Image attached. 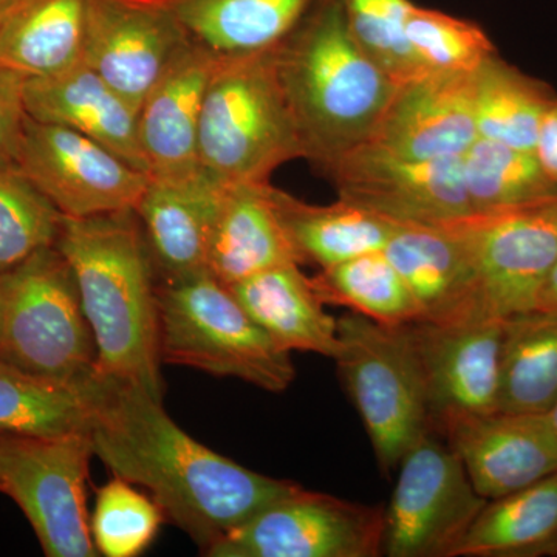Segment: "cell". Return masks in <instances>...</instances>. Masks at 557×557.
Masks as SVG:
<instances>
[{"instance_id":"6da1fadb","label":"cell","mask_w":557,"mask_h":557,"mask_svg":"<svg viewBox=\"0 0 557 557\" xmlns=\"http://www.w3.org/2000/svg\"><path fill=\"white\" fill-rule=\"evenodd\" d=\"M90 435L106 468L148 490L203 555L299 487L220 456L186 434L161 399L100 376Z\"/></svg>"},{"instance_id":"7a4b0ae2","label":"cell","mask_w":557,"mask_h":557,"mask_svg":"<svg viewBox=\"0 0 557 557\" xmlns=\"http://www.w3.org/2000/svg\"><path fill=\"white\" fill-rule=\"evenodd\" d=\"M72 269L101 380L163 401L156 263L134 209L62 215L54 245Z\"/></svg>"},{"instance_id":"3957f363","label":"cell","mask_w":557,"mask_h":557,"mask_svg":"<svg viewBox=\"0 0 557 557\" xmlns=\"http://www.w3.org/2000/svg\"><path fill=\"white\" fill-rule=\"evenodd\" d=\"M274 61L304 160L324 175L368 145L397 89L351 36L344 0H318Z\"/></svg>"},{"instance_id":"277c9868","label":"cell","mask_w":557,"mask_h":557,"mask_svg":"<svg viewBox=\"0 0 557 557\" xmlns=\"http://www.w3.org/2000/svg\"><path fill=\"white\" fill-rule=\"evenodd\" d=\"M276 47V46H274ZM274 47L220 60L201 112V171L223 185L270 182L282 164L304 159L278 83Z\"/></svg>"},{"instance_id":"5b68a950","label":"cell","mask_w":557,"mask_h":557,"mask_svg":"<svg viewBox=\"0 0 557 557\" xmlns=\"http://www.w3.org/2000/svg\"><path fill=\"white\" fill-rule=\"evenodd\" d=\"M163 362L285 392L296 379L292 354L249 317L211 271L164 278L157 287Z\"/></svg>"},{"instance_id":"8992f818","label":"cell","mask_w":557,"mask_h":557,"mask_svg":"<svg viewBox=\"0 0 557 557\" xmlns=\"http://www.w3.org/2000/svg\"><path fill=\"white\" fill-rule=\"evenodd\" d=\"M0 362L62 383L97 376V347L72 269L57 247L0 276Z\"/></svg>"},{"instance_id":"52a82bcc","label":"cell","mask_w":557,"mask_h":557,"mask_svg":"<svg viewBox=\"0 0 557 557\" xmlns=\"http://www.w3.org/2000/svg\"><path fill=\"white\" fill-rule=\"evenodd\" d=\"M341 380L384 472L394 471L432 428L426 384L406 325L348 311L338 318Z\"/></svg>"},{"instance_id":"ba28073f","label":"cell","mask_w":557,"mask_h":557,"mask_svg":"<svg viewBox=\"0 0 557 557\" xmlns=\"http://www.w3.org/2000/svg\"><path fill=\"white\" fill-rule=\"evenodd\" d=\"M94 456L90 431L0 435V493L16 502L46 556H98L87 511Z\"/></svg>"},{"instance_id":"9c48e42d","label":"cell","mask_w":557,"mask_h":557,"mask_svg":"<svg viewBox=\"0 0 557 557\" xmlns=\"http://www.w3.org/2000/svg\"><path fill=\"white\" fill-rule=\"evenodd\" d=\"M383 508L381 556L453 557L485 508L457 454L429 431L405 454Z\"/></svg>"},{"instance_id":"30bf717a","label":"cell","mask_w":557,"mask_h":557,"mask_svg":"<svg viewBox=\"0 0 557 557\" xmlns=\"http://www.w3.org/2000/svg\"><path fill=\"white\" fill-rule=\"evenodd\" d=\"M383 508L298 490L208 549L209 557L381 556Z\"/></svg>"},{"instance_id":"8fae6325","label":"cell","mask_w":557,"mask_h":557,"mask_svg":"<svg viewBox=\"0 0 557 557\" xmlns=\"http://www.w3.org/2000/svg\"><path fill=\"white\" fill-rule=\"evenodd\" d=\"M17 166L65 218L137 209L149 175L79 132L27 116Z\"/></svg>"},{"instance_id":"7c38bea8","label":"cell","mask_w":557,"mask_h":557,"mask_svg":"<svg viewBox=\"0 0 557 557\" xmlns=\"http://www.w3.org/2000/svg\"><path fill=\"white\" fill-rule=\"evenodd\" d=\"M456 225L474 256L483 310L498 318L533 310L539 285L557 260V194Z\"/></svg>"},{"instance_id":"4fadbf2b","label":"cell","mask_w":557,"mask_h":557,"mask_svg":"<svg viewBox=\"0 0 557 557\" xmlns=\"http://www.w3.org/2000/svg\"><path fill=\"white\" fill-rule=\"evenodd\" d=\"M339 199L397 225H448L474 209L465 188L460 157L409 160L364 145L325 174Z\"/></svg>"},{"instance_id":"5bb4252c","label":"cell","mask_w":557,"mask_h":557,"mask_svg":"<svg viewBox=\"0 0 557 557\" xmlns=\"http://www.w3.org/2000/svg\"><path fill=\"white\" fill-rule=\"evenodd\" d=\"M426 384L432 424L498 410L505 318L485 311L406 325Z\"/></svg>"},{"instance_id":"9a60e30c","label":"cell","mask_w":557,"mask_h":557,"mask_svg":"<svg viewBox=\"0 0 557 557\" xmlns=\"http://www.w3.org/2000/svg\"><path fill=\"white\" fill-rule=\"evenodd\" d=\"M189 42L170 0H87L83 62L137 109Z\"/></svg>"},{"instance_id":"2e32d148","label":"cell","mask_w":557,"mask_h":557,"mask_svg":"<svg viewBox=\"0 0 557 557\" xmlns=\"http://www.w3.org/2000/svg\"><path fill=\"white\" fill-rule=\"evenodd\" d=\"M438 426L486 500L508 496L557 471V437L547 413L496 410L448 417Z\"/></svg>"},{"instance_id":"e0dca14e","label":"cell","mask_w":557,"mask_h":557,"mask_svg":"<svg viewBox=\"0 0 557 557\" xmlns=\"http://www.w3.org/2000/svg\"><path fill=\"white\" fill-rule=\"evenodd\" d=\"M478 138L474 73L429 70L397 86L368 145L401 159H457Z\"/></svg>"},{"instance_id":"ac0fdd59","label":"cell","mask_w":557,"mask_h":557,"mask_svg":"<svg viewBox=\"0 0 557 557\" xmlns=\"http://www.w3.org/2000/svg\"><path fill=\"white\" fill-rule=\"evenodd\" d=\"M222 54L190 39L157 79L139 108V141L149 177L199 174V132L205 97Z\"/></svg>"},{"instance_id":"d6986e66","label":"cell","mask_w":557,"mask_h":557,"mask_svg":"<svg viewBox=\"0 0 557 557\" xmlns=\"http://www.w3.org/2000/svg\"><path fill=\"white\" fill-rule=\"evenodd\" d=\"M383 251L412 293L420 321H456L475 311H485L480 299L474 256L456 222L448 225L395 223Z\"/></svg>"},{"instance_id":"ffe728a7","label":"cell","mask_w":557,"mask_h":557,"mask_svg":"<svg viewBox=\"0 0 557 557\" xmlns=\"http://www.w3.org/2000/svg\"><path fill=\"white\" fill-rule=\"evenodd\" d=\"M27 115L69 127L149 175L139 141V109L84 62L57 75L25 79Z\"/></svg>"},{"instance_id":"44dd1931","label":"cell","mask_w":557,"mask_h":557,"mask_svg":"<svg viewBox=\"0 0 557 557\" xmlns=\"http://www.w3.org/2000/svg\"><path fill=\"white\" fill-rule=\"evenodd\" d=\"M225 186L203 171L186 178L149 177L135 212L163 281L208 270Z\"/></svg>"},{"instance_id":"7402d4cb","label":"cell","mask_w":557,"mask_h":557,"mask_svg":"<svg viewBox=\"0 0 557 557\" xmlns=\"http://www.w3.org/2000/svg\"><path fill=\"white\" fill-rule=\"evenodd\" d=\"M299 263L271 197V183L226 185L212 231L208 270L225 285Z\"/></svg>"},{"instance_id":"603a6c76","label":"cell","mask_w":557,"mask_h":557,"mask_svg":"<svg viewBox=\"0 0 557 557\" xmlns=\"http://www.w3.org/2000/svg\"><path fill=\"white\" fill-rule=\"evenodd\" d=\"M230 289L256 324L289 354L338 355V319L325 310L298 263L260 271Z\"/></svg>"},{"instance_id":"cb8c5ba5","label":"cell","mask_w":557,"mask_h":557,"mask_svg":"<svg viewBox=\"0 0 557 557\" xmlns=\"http://www.w3.org/2000/svg\"><path fill=\"white\" fill-rule=\"evenodd\" d=\"M271 197L300 265H336L386 247L395 223L344 199L310 205L271 185Z\"/></svg>"},{"instance_id":"d4e9b609","label":"cell","mask_w":557,"mask_h":557,"mask_svg":"<svg viewBox=\"0 0 557 557\" xmlns=\"http://www.w3.org/2000/svg\"><path fill=\"white\" fill-rule=\"evenodd\" d=\"M453 557H557V471L487 500Z\"/></svg>"},{"instance_id":"484cf974","label":"cell","mask_w":557,"mask_h":557,"mask_svg":"<svg viewBox=\"0 0 557 557\" xmlns=\"http://www.w3.org/2000/svg\"><path fill=\"white\" fill-rule=\"evenodd\" d=\"M87 0H25L0 25V65L25 78L83 62Z\"/></svg>"},{"instance_id":"4316f807","label":"cell","mask_w":557,"mask_h":557,"mask_svg":"<svg viewBox=\"0 0 557 557\" xmlns=\"http://www.w3.org/2000/svg\"><path fill=\"white\" fill-rule=\"evenodd\" d=\"M190 39L223 57L277 46L318 0H170Z\"/></svg>"},{"instance_id":"83f0119b","label":"cell","mask_w":557,"mask_h":557,"mask_svg":"<svg viewBox=\"0 0 557 557\" xmlns=\"http://www.w3.org/2000/svg\"><path fill=\"white\" fill-rule=\"evenodd\" d=\"M98 376L73 384L40 379L0 362V435L50 437L90 431Z\"/></svg>"},{"instance_id":"f1b7e54d","label":"cell","mask_w":557,"mask_h":557,"mask_svg":"<svg viewBox=\"0 0 557 557\" xmlns=\"http://www.w3.org/2000/svg\"><path fill=\"white\" fill-rule=\"evenodd\" d=\"M557 401V314L505 318L498 410L547 413Z\"/></svg>"},{"instance_id":"f546056e","label":"cell","mask_w":557,"mask_h":557,"mask_svg":"<svg viewBox=\"0 0 557 557\" xmlns=\"http://www.w3.org/2000/svg\"><path fill=\"white\" fill-rule=\"evenodd\" d=\"M556 91L502 60L487 58L474 72V119L479 138L534 152L539 126Z\"/></svg>"},{"instance_id":"4dcf8cb0","label":"cell","mask_w":557,"mask_h":557,"mask_svg":"<svg viewBox=\"0 0 557 557\" xmlns=\"http://www.w3.org/2000/svg\"><path fill=\"white\" fill-rule=\"evenodd\" d=\"M310 284L324 306L346 307L392 327L420 321L412 293L383 249L321 269Z\"/></svg>"},{"instance_id":"1f68e13d","label":"cell","mask_w":557,"mask_h":557,"mask_svg":"<svg viewBox=\"0 0 557 557\" xmlns=\"http://www.w3.org/2000/svg\"><path fill=\"white\" fill-rule=\"evenodd\" d=\"M460 161L474 214L522 207L557 194L556 183L530 150L478 138Z\"/></svg>"},{"instance_id":"d6a6232c","label":"cell","mask_w":557,"mask_h":557,"mask_svg":"<svg viewBox=\"0 0 557 557\" xmlns=\"http://www.w3.org/2000/svg\"><path fill=\"white\" fill-rule=\"evenodd\" d=\"M62 214L21 171L0 161V276L40 251L54 247Z\"/></svg>"},{"instance_id":"836d02e7","label":"cell","mask_w":557,"mask_h":557,"mask_svg":"<svg viewBox=\"0 0 557 557\" xmlns=\"http://www.w3.org/2000/svg\"><path fill=\"white\" fill-rule=\"evenodd\" d=\"M166 516L150 494L113 475L98 490L90 534L98 555L135 557L150 547Z\"/></svg>"},{"instance_id":"e575fe53","label":"cell","mask_w":557,"mask_h":557,"mask_svg":"<svg viewBox=\"0 0 557 557\" xmlns=\"http://www.w3.org/2000/svg\"><path fill=\"white\" fill-rule=\"evenodd\" d=\"M406 33L418 62L432 72L474 73L497 53L493 40L475 22L416 3Z\"/></svg>"},{"instance_id":"d590c367","label":"cell","mask_w":557,"mask_h":557,"mask_svg":"<svg viewBox=\"0 0 557 557\" xmlns=\"http://www.w3.org/2000/svg\"><path fill=\"white\" fill-rule=\"evenodd\" d=\"M344 7L358 46L397 86L429 72L406 33L412 0H344Z\"/></svg>"},{"instance_id":"8d00e7d4","label":"cell","mask_w":557,"mask_h":557,"mask_svg":"<svg viewBox=\"0 0 557 557\" xmlns=\"http://www.w3.org/2000/svg\"><path fill=\"white\" fill-rule=\"evenodd\" d=\"M25 76L0 65V161L16 163L27 110L24 104Z\"/></svg>"},{"instance_id":"74e56055","label":"cell","mask_w":557,"mask_h":557,"mask_svg":"<svg viewBox=\"0 0 557 557\" xmlns=\"http://www.w3.org/2000/svg\"><path fill=\"white\" fill-rule=\"evenodd\" d=\"M534 156L545 174L557 185V98L542 116Z\"/></svg>"},{"instance_id":"f35d334b","label":"cell","mask_w":557,"mask_h":557,"mask_svg":"<svg viewBox=\"0 0 557 557\" xmlns=\"http://www.w3.org/2000/svg\"><path fill=\"white\" fill-rule=\"evenodd\" d=\"M533 310L548 311L557 314V260L547 276L539 285Z\"/></svg>"},{"instance_id":"ab89813d","label":"cell","mask_w":557,"mask_h":557,"mask_svg":"<svg viewBox=\"0 0 557 557\" xmlns=\"http://www.w3.org/2000/svg\"><path fill=\"white\" fill-rule=\"evenodd\" d=\"M24 2L25 0H0V25L14 10L20 9Z\"/></svg>"},{"instance_id":"60d3db41","label":"cell","mask_w":557,"mask_h":557,"mask_svg":"<svg viewBox=\"0 0 557 557\" xmlns=\"http://www.w3.org/2000/svg\"><path fill=\"white\" fill-rule=\"evenodd\" d=\"M549 423H552L553 431H555L557 437V401L549 408L547 412Z\"/></svg>"}]
</instances>
